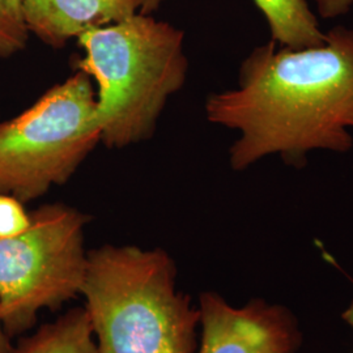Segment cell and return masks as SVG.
Instances as JSON below:
<instances>
[{
  "instance_id": "cell-1",
  "label": "cell",
  "mask_w": 353,
  "mask_h": 353,
  "mask_svg": "<svg viewBox=\"0 0 353 353\" xmlns=\"http://www.w3.org/2000/svg\"><path fill=\"white\" fill-rule=\"evenodd\" d=\"M204 109L211 123L240 132L229 151L237 172L274 154L303 168L309 152L351 151L353 29L335 26L310 48H255L237 88L212 93Z\"/></svg>"
},
{
  "instance_id": "cell-2",
  "label": "cell",
  "mask_w": 353,
  "mask_h": 353,
  "mask_svg": "<svg viewBox=\"0 0 353 353\" xmlns=\"http://www.w3.org/2000/svg\"><path fill=\"white\" fill-rule=\"evenodd\" d=\"M80 294L99 353H195L199 307L176 290L164 249L103 245L88 250Z\"/></svg>"
},
{
  "instance_id": "cell-3",
  "label": "cell",
  "mask_w": 353,
  "mask_h": 353,
  "mask_svg": "<svg viewBox=\"0 0 353 353\" xmlns=\"http://www.w3.org/2000/svg\"><path fill=\"white\" fill-rule=\"evenodd\" d=\"M77 68L97 85L101 143L125 148L150 139L168 100L185 85V33L151 14L92 29L77 38Z\"/></svg>"
},
{
  "instance_id": "cell-4",
  "label": "cell",
  "mask_w": 353,
  "mask_h": 353,
  "mask_svg": "<svg viewBox=\"0 0 353 353\" xmlns=\"http://www.w3.org/2000/svg\"><path fill=\"white\" fill-rule=\"evenodd\" d=\"M96 108L93 81L77 70L0 122V194L32 202L70 181L101 143Z\"/></svg>"
},
{
  "instance_id": "cell-5",
  "label": "cell",
  "mask_w": 353,
  "mask_h": 353,
  "mask_svg": "<svg viewBox=\"0 0 353 353\" xmlns=\"http://www.w3.org/2000/svg\"><path fill=\"white\" fill-rule=\"evenodd\" d=\"M88 221L71 205L43 204L21 234L0 240V322L11 339L36 327L43 309L59 310L80 294Z\"/></svg>"
},
{
  "instance_id": "cell-6",
  "label": "cell",
  "mask_w": 353,
  "mask_h": 353,
  "mask_svg": "<svg viewBox=\"0 0 353 353\" xmlns=\"http://www.w3.org/2000/svg\"><path fill=\"white\" fill-rule=\"evenodd\" d=\"M202 336L196 353H297L303 332L283 305L252 300L234 307L214 292L199 297Z\"/></svg>"
},
{
  "instance_id": "cell-7",
  "label": "cell",
  "mask_w": 353,
  "mask_h": 353,
  "mask_svg": "<svg viewBox=\"0 0 353 353\" xmlns=\"http://www.w3.org/2000/svg\"><path fill=\"white\" fill-rule=\"evenodd\" d=\"M139 8L140 0H23L29 34L54 49L92 29L131 17Z\"/></svg>"
},
{
  "instance_id": "cell-8",
  "label": "cell",
  "mask_w": 353,
  "mask_h": 353,
  "mask_svg": "<svg viewBox=\"0 0 353 353\" xmlns=\"http://www.w3.org/2000/svg\"><path fill=\"white\" fill-rule=\"evenodd\" d=\"M12 353H99L84 307H74L19 338Z\"/></svg>"
},
{
  "instance_id": "cell-9",
  "label": "cell",
  "mask_w": 353,
  "mask_h": 353,
  "mask_svg": "<svg viewBox=\"0 0 353 353\" xmlns=\"http://www.w3.org/2000/svg\"><path fill=\"white\" fill-rule=\"evenodd\" d=\"M265 16L271 39L290 49L316 46L325 41L307 0H252Z\"/></svg>"
},
{
  "instance_id": "cell-10",
  "label": "cell",
  "mask_w": 353,
  "mask_h": 353,
  "mask_svg": "<svg viewBox=\"0 0 353 353\" xmlns=\"http://www.w3.org/2000/svg\"><path fill=\"white\" fill-rule=\"evenodd\" d=\"M28 39L23 0H0V59H8L24 50Z\"/></svg>"
},
{
  "instance_id": "cell-11",
  "label": "cell",
  "mask_w": 353,
  "mask_h": 353,
  "mask_svg": "<svg viewBox=\"0 0 353 353\" xmlns=\"http://www.w3.org/2000/svg\"><path fill=\"white\" fill-rule=\"evenodd\" d=\"M30 224V212L12 195L0 194V240L21 234Z\"/></svg>"
},
{
  "instance_id": "cell-12",
  "label": "cell",
  "mask_w": 353,
  "mask_h": 353,
  "mask_svg": "<svg viewBox=\"0 0 353 353\" xmlns=\"http://www.w3.org/2000/svg\"><path fill=\"white\" fill-rule=\"evenodd\" d=\"M314 3L318 14L325 20L344 16L353 7V0H314Z\"/></svg>"
},
{
  "instance_id": "cell-13",
  "label": "cell",
  "mask_w": 353,
  "mask_h": 353,
  "mask_svg": "<svg viewBox=\"0 0 353 353\" xmlns=\"http://www.w3.org/2000/svg\"><path fill=\"white\" fill-rule=\"evenodd\" d=\"M165 1H168V0H140V13L152 14L160 8Z\"/></svg>"
},
{
  "instance_id": "cell-14",
  "label": "cell",
  "mask_w": 353,
  "mask_h": 353,
  "mask_svg": "<svg viewBox=\"0 0 353 353\" xmlns=\"http://www.w3.org/2000/svg\"><path fill=\"white\" fill-rule=\"evenodd\" d=\"M13 347L14 344L12 343V339L6 334L0 322V353H12Z\"/></svg>"
},
{
  "instance_id": "cell-15",
  "label": "cell",
  "mask_w": 353,
  "mask_h": 353,
  "mask_svg": "<svg viewBox=\"0 0 353 353\" xmlns=\"http://www.w3.org/2000/svg\"><path fill=\"white\" fill-rule=\"evenodd\" d=\"M341 316H343V319H344L350 326H352L353 327V300L351 305H350V307L341 314Z\"/></svg>"
}]
</instances>
